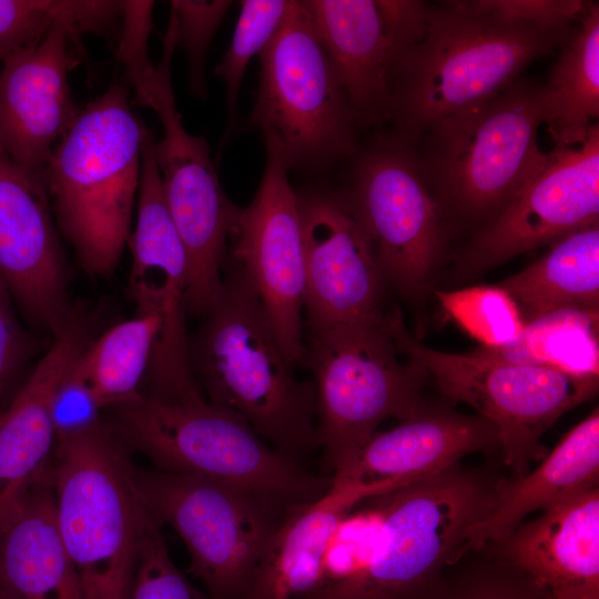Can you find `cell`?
<instances>
[{"mask_svg":"<svg viewBox=\"0 0 599 599\" xmlns=\"http://www.w3.org/2000/svg\"><path fill=\"white\" fill-rule=\"evenodd\" d=\"M576 30L507 17L487 0L426 3L422 34L390 72L385 122L416 145L434 124L497 94Z\"/></svg>","mask_w":599,"mask_h":599,"instance_id":"obj_1","label":"cell"},{"mask_svg":"<svg viewBox=\"0 0 599 599\" xmlns=\"http://www.w3.org/2000/svg\"><path fill=\"white\" fill-rule=\"evenodd\" d=\"M504 480L457 463L363 499L355 572L306 599H425L467 555L469 530L491 509Z\"/></svg>","mask_w":599,"mask_h":599,"instance_id":"obj_2","label":"cell"},{"mask_svg":"<svg viewBox=\"0 0 599 599\" xmlns=\"http://www.w3.org/2000/svg\"><path fill=\"white\" fill-rule=\"evenodd\" d=\"M189 343L203 397L242 416L272 447L301 459L318 448L312 380L286 363L242 268L226 257L221 291Z\"/></svg>","mask_w":599,"mask_h":599,"instance_id":"obj_3","label":"cell"},{"mask_svg":"<svg viewBox=\"0 0 599 599\" xmlns=\"http://www.w3.org/2000/svg\"><path fill=\"white\" fill-rule=\"evenodd\" d=\"M146 131L114 83L80 109L45 164L58 231L92 277L115 270L131 234Z\"/></svg>","mask_w":599,"mask_h":599,"instance_id":"obj_4","label":"cell"},{"mask_svg":"<svg viewBox=\"0 0 599 599\" xmlns=\"http://www.w3.org/2000/svg\"><path fill=\"white\" fill-rule=\"evenodd\" d=\"M49 474L57 526L83 599H131L144 538L158 520L129 447L104 416L55 441Z\"/></svg>","mask_w":599,"mask_h":599,"instance_id":"obj_5","label":"cell"},{"mask_svg":"<svg viewBox=\"0 0 599 599\" xmlns=\"http://www.w3.org/2000/svg\"><path fill=\"white\" fill-rule=\"evenodd\" d=\"M541 124L540 84L518 78L422 136L415 149L449 225L475 234L514 202L549 160Z\"/></svg>","mask_w":599,"mask_h":599,"instance_id":"obj_6","label":"cell"},{"mask_svg":"<svg viewBox=\"0 0 599 599\" xmlns=\"http://www.w3.org/2000/svg\"><path fill=\"white\" fill-rule=\"evenodd\" d=\"M104 415L129 449L158 470L232 484L286 507L319 498L333 481L276 450L238 414L205 398L174 403L141 394Z\"/></svg>","mask_w":599,"mask_h":599,"instance_id":"obj_7","label":"cell"},{"mask_svg":"<svg viewBox=\"0 0 599 599\" xmlns=\"http://www.w3.org/2000/svg\"><path fill=\"white\" fill-rule=\"evenodd\" d=\"M302 366L313 376L317 444L333 475L385 419L407 420L429 408L426 377L402 349L392 309L305 332Z\"/></svg>","mask_w":599,"mask_h":599,"instance_id":"obj_8","label":"cell"},{"mask_svg":"<svg viewBox=\"0 0 599 599\" xmlns=\"http://www.w3.org/2000/svg\"><path fill=\"white\" fill-rule=\"evenodd\" d=\"M258 58L250 122L261 132L267 156L304 173L349 161L362 126L302 1L291 0Z\"/></svg>","mask_w":599,"mask_h":599,"instance_id":"obj_9","label":"cell"},{"mask_svg":"<svg viewBox=\"0 0 599 599\" xmlns=\"http://www.w3.org/2000/svg\"><path fill=\"white\" fill-rule=\"evenodd\" d=\"M345 199L373 248L386 285L412 298L438 265L449 231L415 145L376 132L351 158Z\"/></svg>","mask_w":599,"mask_h":599,"instance_id":"obj_10","label":"cell"},{"mask_svg":"<svg viewBox=\"0 0 599 599\" xmlns=\"http://www.w3.org/2000/svg\"><path fill=\"white\" fill-rule=\"evenodd\" d=\"M135 477L152 515L183 540L211 599H242L290 507L197 475L135 468Z\"/></svg>","mask_w":599,"mask_h":599,"instance_id":"obj_11","label":"cell"},{"mask_svg":"<svg viewBox=\"0 0 599 599\" xmlns=\"http://www.w3.org/2000/svg\"><path fill=\"white\" fill-rule=\"evenodd\" d=\"M392 321L402 349L425 377L445 396L469 405L496 426L502 460L515 478L528 471L544 433L597 393L598 376L440 352L409 333L398 307L393 308Z\"/></svg>","mask_w":599,"mask_h":599,"instance_id":"obj_12","label":"cell"},{"mask_svg":"<svg viewBox=\"0 0 599 599\" xmlns=\"http://www.w3.org/2000/svg\"><path fill=\"white\" fill-rule=\"evenodd\" d=\"M175 48L174 29L169 24L161 61L136 92L135 102L156 112L162 124L154 155L167 209L187 254L186 309L203 317L221 291L240 207L224 193L205 139L190 134L182 123L171 80Z\"/></svg>","mask_w":599,"mask_h":599,"instance_id":"obj_13","label":"cell"},{"mask_svg":"<svg viewBox=\"0 0 599 599\" xmlns=\"http://www.w3.org/2000/svg\"><path fill=\"white\" fill-rule=\"evenodd\" d=\"M227 256L253 286L286 363L303 365L305 274L297 193L288 171L267 156L260 185L240 207Z\"/></svg>","mask_w":599,"mask_h":599,"instance_id":"obj_14","label":"cell"},{"mask_svg":"<svg viewBox=\"0 0 599 599\" xmlns=\"http://www.w3.org/2000/svg\"><path fill=\"white\" fill-rule=\"evenodd\" d=\"M599 224V124L585 141L549 152L545 167L489 225L475 233L460 265L483 271Z\"/></svg>","mask_w":599,"mask_h":599,"instance_id":"obj_15","label":"cell"},{"mask_svg":"<svg viewBox=\"0 0 599 599\" xmlns=\"http://www.w3.org/2000/svg\"><path fill=\"white\" fill-rule=\"evenodd\" d=\"M296 193L304 254V333L382 311L385 280L341 192L312 186Z\"/></svg>","mask_w":599,"mask_h":599,"instance_id":"obj_16","label":"cell"},{"mask_svg":"<svg viewBox=\"0 0 599 599\" xmlns=\"http://www.w3.org/2000/svg\"><path fill=\"white\" fill-rule=\"evenodd\" d=\"M59 234L43 176L0 149V280L29 324L50 336L74 309Z\"/></svg>","mask_w":599,"mask_h":599,"instance_id":"obj_17","label":"cell"},{"mask_svg":"<svg viewBox=\"0 0 599 599\" xmlns=\"http://www.w3.org/2000/svg\"><path fill=\"white\" fill-rule=\"evenodd\" d=\"M362 128L385 122L390 72L422 34L426 2L303 0Z\"/></svg>","mask_w":599,"mask_h":599,"instance_id":"obj_18","label":"cell"},{"mask_svg":"<svg viewBox=\"0 0 599 599\" xmlns=\"http://www.w3.org/2000/svg\"><path fill=\"white\" fill-rule=\"evenodd\" d=\"M82 54V40L55 22L38 44L2 63L0 149L38 175L80 112L69 74Z\"/></svg>","mask_w":599,"mask_h":599,"instance_id":"obj_19","label":"cell"},{"mask_svg":"<svg viewBox=\"0 0 599 599\" xmlns=\"http://www.w3.org/2000/svg\"><path fill=\"white\" fill-rule=\"evenodd\" d=\"M93 333L88 315L75 307L0 415V529L49 471L55 444L53 395Z\"/></svg>","mask_w":599,"mask_h":599,"instance_id":"obj_20","label":"cell"},{"mask_svg":"<svg viewBox=\"0 0 599 599\" xmlns=\"http://www.w3.org/2000/svg\"><path fill=\"white\" fill-rule=\"evenodd\" d=\"M126 245L132 253L128 296L136 314H151L162 322L150 373L162 379L182 377L191 368L186 332L189 260L163 201L146 200L138 206L135 227Z\"/></svg>","mask_w":599,"mask_h":599,"instance_id":"obj_21","label":"cell"},{"mask_svg":"<svg viewBox=\"0 0 599 599\" xmlns=\"http://www.w3.org/2000/svg\"><path fill=\"white\" fill-rule=\"evenodd\" d=\"M493 546L550 599H599V488L552 505Z\"/></svg>","mask_w":599,"mask_h":599,"instance_id":"obj_22","label":"cell"},{"mask_svg":"<svg viewBox=\"0 0 599 599\" xmlns=\"http://www.w3.org/2000/svg\"><path fill=\"white\" fill-rule=\"evenodd\" d=\"M500 451L496 426L477 415L432 407L388 430L376 432L333 476L372 484L415 481L473 453ZM332 476V477H333Z\"/></svg>","mask_w":599,"mask_h":599,"instance_id":"obj_23","label":"cell"},{"mask_svg":"<svg viewBox=\"0 0 599 599\" xmlns=\"http://www.w3.org/2000/svg\"><path fill=\"white\" fill-rule=\"evenodd\" d=\"M332 479L323 496L288 508L242 599H306L313 595L322 583L325 551L341 519L361 500L413 483Z\"/></svg>","mask_w":599,"mask_h":599,"instance_id":"obj_24","label":"cell"},{"mask_svg":"<svg viewBox=\"0 0 599 599\" xmlns=\"http://www.w3.org/2000/svg\"><path fill=\"white\" fill-rule=\"evenodd\" d=\"M599 413L570 429L532 471L504 480L491 509L468 534L466 552L508 537L534 511L598 487Z\"/></svg>","mask_w":599,"mask_h":599,"instance_id":"obj_25","label":"cell"},{"mask_svg":"<svg viewBox=\"0 0 599 599\" xmlns=\"http://www.w3.org/2000/svg\"><path fill=\"white\" fill-rule=\"evenodd\" d=\"M0 595L4 599H83L57 526L49 473L0 529Z\"/></svg>","mask_w":599,"mask_h":599,"instance_id":"obj_26","label":"cell"},{"mask_svg":"<svg viewBox=\"0 0 599 599\" xmlns=\"http://www.w3.org/2000/svg\"><path fill=\"white\" fill-rule=\"evenodd\" d=\"M495 285L515 302L525 324L565 308L598 312L599 224L560 237L536 262Z\"/></svg>","mask_w":599,"mask_h":599,"instance_id":"obj_27","label":"cell"},{"mask_svg":"<svg viewBox=\"0 0 599 599\" xmlns=\"http://www.w3.org/2000/svg\"><path fill=\"white\" fill-rule=\"evenodd\" d=\"M540 84L542 124L555 146L585 141L599 118V4L587 2L579 26Z\"/></svg>","mask_w":599,"mask_h":599,"instance_id":"obj_28","label":"cell"},{"mask_svg":"<svg viewBox=\"0 0 599 599\" xmlns=\"http://www.w3.org/2000/svg\"><path fill=\"white\" fill-rule=\"evenodd\" d=\"M468 354L485 361L544 365L598 376V312L555 311L526 323L511 341L497 346L480 345Z\"/></svg>","mask_w":599,"mask_h":599,"instance_id":"obj_29","label":"cell"},{"mask_svg":"<svg viewBox=\"0 0 599 599\" xmlns=\"http://www.w3.org/2000/svg\"><path fill=\"white\" fill-rule=\"evenodd\" d=\"M161 328L159 317L135 314L93 338L79 355L77 366L104 412L141 395Z\"/></svg>","mask_w":599,"mask_h":599,"instance_id":"obj_30","label":"cell"},{"mask_svg":"<svg viewBox=\"0 0 599 599\" xmlns=\"http://www.w3.org/2000/svg\"><path fill=\"white\" fill-rule=\"evenodd\" d=\"M121 13V1L0 0V62L38 44L55 22L82 40L87 33H108Z\"/></svg>","mask_w":599,"mask_h":599,"instance_id":"obj_31","label":"cell"},{"mask_svg":"<svg viewBox=\"0 0 599 599\" xmlns=\"http://www.w3.org/2000/svg\"><path fill=\"white\" fill-rule=\"evenodd\" d=\"M425 599H550L527 575L504 560L493 544L469 551Z\"/></svg>","mask_w":599,"mask_h":599,"instance_id":"obj_32","label":"cell"},{"mask_svg":"<svg viewBox=\"0 0 599 599\" xmlns=\"http://www.w3.org/2000/svg\"><path fill=\"white\" fill-rule=\"evenodd\" d=\"M291 1L243 0L232 41L214 73L225 84L227 126L224 141L233 130L237 114L238 93L246 67L255 54H260L281 26Z\"/></svg>","mask_w":599,"mask_h":599,"instance_id":"obj_33","label":"cell"},{"mask_svg":"<svg viewBox=\"0 0 599 599\" xmlns=\"http://www.w3.org/2000/svg\"><path fill=\"white\" fill-rule=\"evenodd\" d=\"M436 294L444 309L481 345L507 343L525 326L515 302L496 285Z\"/></svg>","mask_w":599,"mask_h":599,"instance_id":"obj_34","label":"cell"},{"mask_svg":"<svg viewBox=\"0 0 599 599\" xmlns=\"http://www.w3.org/2000/svg\"><path fill=\"white\" fill-rule=\"evenodd\" d=\"M170 20L174 26L175 43L184 51L189 63V85L193 94L204 98L205 60L211 41L232 1L173 0Z\"/></svg>","mask_w":599,"mask_h":599,"instance_id":"obj_35","label":"cell"},{"mask_svg":"<svg viewBox=\"0 0 599 599\" xmlns=\"http://www.w3.org/2000/svg\"><path fill=\"white\" fill-rule=\"evenodd\" d=\"M161 526L154 522L144 538L131 599H209L174 565Z\"/></svg>","mask_w":599,"mask_h":599,"instance_id":"obj_36","label":"cell"},{"mask_svg":"<svg viewBox=\"0 0 599 599\" xmlns=\"http://www.w3.org/2000/svg\"><path fill=\"white\" fill-rule=\"evenodd\" d=\"M39 349L38 338L22 324L13 297L0 280V415Z\"/></svg>","mask_w":599,"mask_h":599,"instance_id":"obj_37","label":"cell"},{"mask_svg":"<svg viewBox=\"0 0 599 599\" xmlns=\"http://www.w3.org/2000/svg\"><path fill=\"white\" fill-rule=\"evenodd\" d=\"M77 358L62 376L53 395L55 441L82 434L104 419V410L77 366Z\"/></svg>","mask_w":599,"mask_h":599,"instance_id":"obj_38","label":"cell"},{"mask_svg":"<svg viewBox=\"0 0 599 599\" xmlns=\"http://www.w3.org/2000/svg\"><path fill=\"white\" fill-rule=\"evenodd\" d=\"M153 1H123V26L116 54L133 89L141 84L154 67L148 51L149 35L153 28Z\"/></svg>","mask_w":599,"mask_h":599,"instance_id":"obj_39","label":"cell"},{"mask_svg":"<svg viewBox=\"0 0 599 599\" xmlns=\"http://www.w3.org/2000/svg\"><path fill=\"white\" fill-rule=\"evenodd\" d=\"M500 13L540 24H571L579 20L587 2L579 0H487Z\"/></svg>","mask_w":599,"mask_h":599,"instance_id":"obj_40","label":"cell"},{"mask_svg":"<svg viewBox=\"0 0 599 599\" xmlns=\"http://www.w3.org/2000/svg\"><path fill=\"white\" fill-rule=\"evenodd\" d=\"M0 599H4V598L0 595Z\"/></svg>","mask_w":599,"mask_h":599,"instance_id":"obj_41","label":"cell"}]
</instances>
